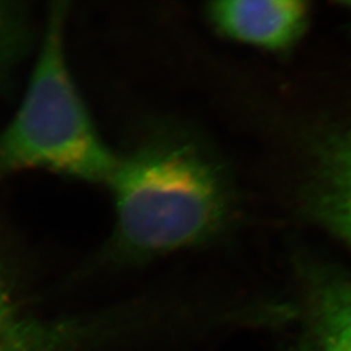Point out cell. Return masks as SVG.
Masks as SVG:
<instances>
[{
    "label": "cell",
    "mask_w": 351,
    "mask_h": 351,
    "mask_svg": "<svg viewBox=\"0 0 351 351\" xmlns=\"http://www.w3.org/2000/svg\"><path fill=\"white\" fill-rule=\"evenodd\" d=\"M108 186L116 213L110 254L119 262L138 263L198 243L226 213L217 172L177 139H146L119 156Z\"/></svg>",
    "instance_id": "6da1fadb"
},
{
    "label": "cell",
    "mask_w": 351,
    "mask_h": 351,
    "mask_svg": "<svg viewBox=\"0 0 351 351\" xmlns=\"http://www.w3.org/2000/svg\"><path fill=\"white\" fill-rule=\"evenodd\" d=\"M66 16V3L51 4L25 97L0 133V180L40 169L108 185L117 168L119 156L101 138L71 75Z\"/></svg>",
    "instance_id": "7a4b0ae2"
},
{
    "label": "cell",
    "mask_w": 351,
    "mask_h": 351,
    "mask_svg": "<svg viewBox=\"0 0 351 351\" xmlns=\"http://www.w3.org/2000/svg\"><path fill=\"white\" fill-rule=\"evenodd\" d=\"M213 24L228 37L267 50H282L304 30L307 5L294 0L219 1L210 7Z\"/></svg>",
    "instance_id": "3957f363"
},
{
    "label": "cell",
    "mask_w": 351,
    "mask_h": 351,
    "mask_svg": "<svg viewBox=\"0 0 351 351\" xmlns=\"http://www.w3.org/2000/svg\"><path fill=\"white\" fill-rule=\"evenodd\" d=\"M95 323L45 320L24 311L0 272V351H78L98 336Z\"/></svg>",
    "instance_id": "277c9868"
},
{
    "label": "cell",
    "mask_w": 351,
    "mask_h": 351,
    "mask_svg": "<svg viewBox=\"0 0 351 351\" xmlns=\"http://www.w3.org/2000/svg\"><path fill=\"white\" fill-rule=\"evenodd\" d=\"M301 339L326 351H351V280L336 274L311 280Z\"/></svg>",
    "instance_id": "5b68a950"
},
{
    "label": "cell",
    "mask_w": 351,
    "mask_h": 351,
    "mask_svg": "<svg viewBox=\"0 0 351 351\" xmlns=\"http://www.w3.org/2000/svg\"><path fill=\"white\" fill-rule=\"evenodd\" d=\"M320 210L326 221L351 246V133L326 150Z\"/></svg>",
    "instance_id": "8992f818"
},
{
    "label": "cell",
    "mask_w": 351,
    "mask_h": 351,
    "mask_svg": "<svg viewBox=\"0 0 351 351\" xmlns=\"http://www.w3.org/2000/svg\"><path fill=\"white\" fill-rule=\"evenodd\" d=\"M32 37L24 3L0 1V86L24 58Z\"/></svg>",
    "instance_id": "52a82bcc"
},
{
    "label": "cell",
    "mask_w": 351,
    "mask_h": 351,
    "mask_svg": "<svg viewBox=\"0 0 351 351\" xmlns=\"http://www.w3.org/2000/svg\"><path fill=\"white\" fill-rule=\"evenodd\" d=\"M288 351H326L322 350V349H319V348H316L314 346L313 343H310V342H307V341H304V339H300L297 341V343L294 345V346H291Z\"/></svg>",
    "instance_id": "ba28073f"
}]
</instances>
